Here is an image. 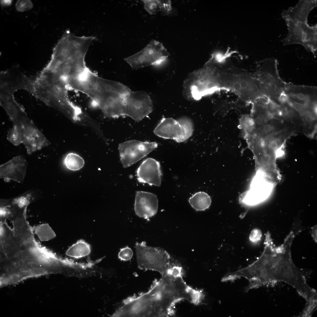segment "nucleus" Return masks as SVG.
<instances>
[{"instance_id":"obj_1","label":"nucleus","mask_w":317,"mask_h":317,"mask_svg":"<svg viewBox=\"0 0 317 317\" xmlns=\"http://www.w3.org/2000/svg\"><path fill=\"white\" fill-rule=\"evenodd\" d=\"M92 43L89 38L77 37L43 69L68 91L76 90L89 77L92 71L87 66L85 58Z\"/></svg>"},{"instance_id":"obj_2","label":"nucleus","mask_w":317,"mask_h":317,"mask_svg":"<svg viewBox=\"0 0 317 317\" xmlns=\"http://www.w3.org/2000/svg\"><path fill=\"white\" fill-rule=\"evenodd\" d=\"M317 6L316 0H300L296 4L284 10L281 15L287 26L288 33L281 41L283 45L300 44L315 55L317 50V24L310 26L308 18Z\"/></svg>"},{"instance_id":"obj_3","label":"nucleus","mask_w":317,"mask_h":317,"mask_svg":"<svg viewBox=\"0 0 317 317\" xmlns=\"http://www.w3.org/2000/svg\"><path fill=\"white\" fill-rule=\"evenodd\" d=\"M193 290L184 282L182 276L168 273L159 280L155 279L149 289L155 300L173 308L179 302L191 299Z\"/></svg>"},{"instance_id":"obj_4","label":"nucleus","mask_w":317,"mask_h":317,"mask_svg":"<svg viewBox=\"0 0 317 317\" xmlns=\"http://www.w3.org/2000/svg\"><path fill=\"white\" fill-rule=\"evenodd\" d=\"M210 60L204 67L190 75L185 83V88L190 97L198 100L221 88L219 72Z\"/></svg>"},{"instance_id":"obj_5","label":"nucleus","mask_w":317,"mask_h":317,"mask_svg":"<svg viewBox=\"0 0 317 317\" xmlns=\"http://www.w3.org/2000/svg\"><path fill=\"white\" fill-rule=\"evenodd\" d=\"M220 86L231 90L241 98L254 102L263 96L259 82L255 75L237 72L219 73Z\"/></svg>"},{"instance_id":"obj_6","label":"nucleus","mask_w":317,"mask_h":317,"mask_svg":"<svg viewBox=\"0 0 317 317\" xmlns=\"http://www.w3.org/2000/svg\"><path fill=\"white\" fill-rule=\"evenodd\" d=\"M135 247L140 269L155 271L163 276L174 263L168 253L162 248L148 246L144 242H136Z\"/></svg>"},{"instance_id":"obj_7","label":"nucleus","mask_w":317,"mask_h":317,"mask_svg":"<svg viewBox=\"0 0 317 317\" xmlns=\"http://www.w3.org/2000/svg\"><path fill=\"white\" fill-rule=\"evenodd\" d=\"M277 62L274 58L266 59L255 75L259 82L261 92L264 96L271 100H278L286 84L279 76Z\"/></svg>"},{"instance_id":"obj_8","label":"nucleus","mask_w":317,"mask_h":317,"mask_svg":"<svg viewBox=\"0 0 317 317\" xmlns=\"http://www.w3.org/2000/svg\"><path fill=\"white\" fill-rule=\"evenodd\" d=\"M193 131L192 121L186 117L178 120L163 117L154 131V134L159 137L172 139L178 143L187 140Z\"/></svg>"},{"instance_id":"obj_9","label":"nucleus","mask_w":317,"mask_h":317,"mask_svg":"<svg viewBox=\"0 0 317 317\" xmlns=\"http://www.w3.org/2000/svg\"><path fill=\"white\" fill-rule=\"evenodd\" d=\"M169 52L158 41L152 40L142 50L124 59L133 70L159 65L169 56Z\"/></svg>"},{"instance_id":"obj_10","label":"nucleus","mask_w":317,"mask_h":317,"mask_svg":"<svg viewBox=\"0 0 317 317\" xmlns=\"http://www.w3.org/2000/svg\"><path fill=\"white\" fill-rule=\"evenodd\" d=\"M275 186L264 175L256 172L249 189L240 195L239 202L246 206L259 204L269 198Z\"/></svg>"},{"instance_id":"obj_11","label":"nucleus","mask_w":317,"mask_h":317,"mask_svg":"<svg viewBox=\"0 0 317 317\" xmlns=\"http://www.w3.org/2000/svg\"><path fill=\"white\" fill-rule=\"evenodd\" d=\"M89 97L107 117L115 118L125 116V97L115 92L95 89Z\"/></svg>"},{"instance_id":"obj_12","label":"nucleus","mask_w":317,"mask_h":317,"mask_svg":"<svg viewBox=\"0 0 317 317\" xmlns=\"http://www.w3.org/2000/svg\"><path fill=\"white\" fill-rule=\"evenodd\" d=\"M155 142H142L131 140L119 144L118 149L120 160L124 168L129 167L139 161L156 148Z\"/></svg>"},{"instance_id":"obj_13","label":"nucleus","mask_w":317,"mask_h":317,"mask_svg":"<svg viewBox=\"0 0 317 317\" xmlns=\"http://www.w3.org/2000/svg\"><path fill=\"white\" fill-rule=\"evenodd\" d=\"M152 301L148 292L124 299L112 317H150Z\"/></svg>"},{"instance_id":"obj_14","label":"nucleus","mask_w":317,"mask_h":317,"mask_svg":"<svg viewBox=\"0 0 317 317\" xmlns=\"http://www.w3.org/2000/svg\"><path fill=\"white\" fill-rule=\"evenodd\" d=\"M153 110L152 101L149 94L143 91H131L125 99V116L139 122Z\"/></svg>"},{"instance_id":"obj_15","label":"nucleus","mask_w":317,"mask_h":317,"mask_svg":"<svg viewBox=\"0 0 317 317\" xmlns=\"http://www.w3.org/2000/svg\"><path fill=\"white\" fill-rule=\"evenodd\" d=\"M158 207V200L155 194L144 191L137 192L134 209L137 216L149 219L156 214Z\"/></svg>"},{"instance_id":"obj_16","label":"nucleus","mask_w":317,"mask_h":317,"mask_svg":"<svg viewBox=\"0 0 317 317\" xmlns=\"http://www.w3.org/2000/svg\"><path fill=\"white\" fill-rule=\"evenodd\" d=\"M138 181L152 186H159L161 184L162 173L159 162L148 158L144 160L136 171Z\"/></svg>"},{"instance_id":"obj_17","label":"nucleus","mask_w":317,"mask_h":317,"mask_svg":"<svg viewBox=\"0 0 317 317\" xmlns=\"http://www.w3.org/2000/svg\"><path fill=\"white\" fill-rule=\"evenodd\" d=\"M284 92L289 99L293 101L309 105L316 103V89L313 87L286 84Z\"/></svg>"},{"instance_id":"obj_18","label":"nucleus","mask_w":317,"mask_h":317,"mask_svg":"<svg viewBox=\"0 0 317 317\" xmlns=\"http://www.w3.org/2000/svg\"><path fill=\"white\" fill-rule=\"evenodd\" d=\"M18 164L11 162L1 166L0 178L22 183L25 177L26 167L24 164Z\"/></svg>"},{"instance_id":"obj_19","label":"nucleus","mask_w":317,"mask_h":317,"mask_svg":"<svg viewBox=\"0 0 317 317\" xmlns=\"http://www.w3.org/2000/svg\"><path fill=\"white\" fill-rule=\"evenodd\" d=\"M93 89L101 92H115L125 97L131 91L128 87L120 82L99 77Z\"/></svg>"},{"instance_id":"obj_20","label":"nucleus","mask_w":317,"mask_h":317,"mask_svg":"<svg viewBox=\"0 0 317 317\" xmlns=\"http://www.w3.org/2000/svg\"><path fill=\"white\" fill-rule=\"evenodd\" d=\"M192 207L197 211H203L208 208L211 203L210 196L204 192H197L188 200Z\"/></svg>"},{"instance_id":"obj_21","label":"nucleus","mask_w":317,"mask_h":317,"mask_svg":"<svg viewBox=\"0 0 317 317\" xmlns=\"http://www.w3.org/2000/svg\"><path fill=\"white\" fill-rule=\"evenodd\" d=\"M90 252L89 245L84 241L80 240L71 246L67 251L66 254L70 257L79 258L88 255Z\"/></svg>"},{"instance_id":"obj_22","label":"nucleus","mask_w":317,"mask_h":317,"mask_svg":"<svg viewBox=\"0 0 317 317\" xmlns=\"http://www.w3.org/2000/svg\"><path fill=\"white\" fill-rule=\"evenodd\" d=\"M64 164L68 169L76 171L82 168L84 165L83 158L78 155L72 153L68 154L64 160Z\"/></svg>"},{"instance_id":"obj_23","label":"nucleus","mask_w":317,"mask_h":317,"mask_svg":"<svg viewBox=\"0 0 317 317\" xmlns=\"http://www.w3.org/2000/svg\"><path fill=\"white\" fill-rule=\"evenodd\" d=\"M144 3L145 9L150 14L153 15L159 11H163V0H142Z\"/></svg>"},{"instance_id":"obj_24","label":"nucleus","mask_w":317,"mask_h":317,"mask_svg":"<svg viewBox=\"0 0 317 317\" xmlns=\"http://www.w3.org/2000/svg\"><path fill=\"white\" fill-rule=\"evenodd\" d=\"M36 230L38 237L42 240H48L55 236L54 232L48 224L39 226L36 228Z\"/></svg>"},{"instance_id":"obj_25","label":"nucleus","mask_w":317,"mask_h":317,"mask_svg":"<svg viewBox=\"0 0 317 317\" xmlns=\"http://www.w3.org/2000/svg\"><path fill=\"white\" fill-rule=\"evenodd\" d=\"M33 5L30 0H18L16 4V8L17 11L22 12L31 9Z\"/></svg>"},{"instance_id":"obj_26","label":"nucleus","mask_w":317,"mask_h":317,"mask_svg":"<svg viewBox=\"0 0 317 317\" xmlns=\"http://www.w3.org/2000/svg\"><path fill=\"white\" fill-rule=\"evenodd\" d=\"M133 255L132 249L128 247L120 249L118 253L119 259L122 261H127L131 259Z\"/></svg>"},{"instance_id":"obj_27","label":"nucleus","mask_w":317,"mask_h":317,"mask_svg":"<svg viewBox=\"0 0 317 317\" xmlns=\"http://www.w3.org/2000/svg\"><path fill=\"white\" fill-rule=\"evenodd\" d=\"M262 236L261 231L259 229L255 228L251 232L249 236V239L253 242H256L260 240Z\"/></svg>"},{"instance_id":"obj_28","label":"nucleus","mask_w":317,"mask_h":317,"mask_svg":"<svg viewBox=\"0 0 317 317\" xmlns=\"http://www.w3.org/2000/svg\"><path fill=\"white\" fill-rule=\"evenodd\" d=\"M295 111L292 108L289 107V108L288 107V111L286 119L292 120L293 119H294L296 117L297 115Z\"/></svg>"}]
</instances>
